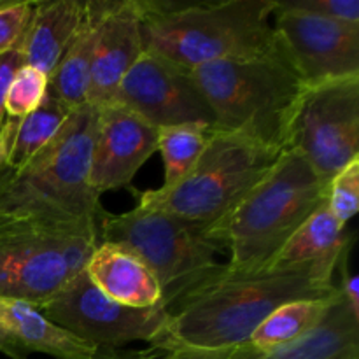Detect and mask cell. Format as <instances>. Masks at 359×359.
I'll return each mask as SVG.
<instances>
[{
    "instance_id": "ba28073f",
    "label": "cell",
    "mask_w": 359,
    "mask_h": 359,
    "mask_svg": "<svg viewBox=\"0 0 359 359\" xmlns=\"http://www.w3.org/2000/svg\"><path fill=\"white\" fill-rule=\"evenodd\" d=\"M95 228L0 223V297L41 307L86 266Z\"/></svg>"
},
{
    "instance_id": "9c48e42d",
    "label": "cell",
    "mask_w": 359,
    "mask_h": 359,
    "mask_svg": "<svg viewBox=\"0 0 359 359\" xmlns=\"http://www.w3.org/2000/svg\"><path fill=\"white\" fill-rule=\"evenodd\" d=\"M284 151L297 153L325 182L359 158V76L305 84L291 112Z\"/></svg>"
},
{
    "instance_id": "3957f363",
    "label": "cell",
    "mask_w": 359,
    "mask_h": 359,
    "mask_svg": "<svg viewBox=\"0 0 359 359\" xmlns=\"http://www.w3.org/2000/svg\"><path fill=\"white\" fill-rule=\"evenodd\" d=\"M144 51L184 69L263 53L276 44V0H137Z\"/></svg>"
},
{
    "instance_id": "f546056e",
    "label": "cell",
    "mask_w": 359,
    "mask_h": 359,
    "mask_svg": "<svg viewBox=\"0 0 359 359\" xmlns=\"http://www.w3.org/2000/svg\"><path fill=\"white\" fill-rule=\"evenodd\" d=\"M20 119L7 118L4 121L2 128H0V167H6L7 160H9L11 147H13L14 135H16V128Z\"/></svg>"
},
{
    "instance_id": "4fadbf2b",
    "label": "cell",
    "mask_w": 359,
    "mask_h": 359,
    "mask_svg": "<svg viewBox=\"0 0 359 359\" xmlns=\"http://www.w3.org/2000/svg\"><path fill=\"white\" fill-rule=\"evenodd\" d=\"M158 128L123 105L98 107V126L90 158L88 182L98 196L130 188L144 163L156 153Z\"/></svg>"
},
{
    "instance_id": "4dcf8cb0",
    "label": "cell",
    "mask_w": 359,
    "mask_h": 359,
    "mask_svg": "<svg viewBox=\"0 0 359 359\" xmlns=\"http://www.w3.org/2000/svg\"><path fill=\"white\" fill-rule=\"evenodd\" d=\"M91 359H161L156 349L139 351V353H121L118 349H98Z\"/></svg>"
},
{
    "instance_id": "5bb4252c",
    "label": "cell",
    "mask_w": 359,
    "mask_h": 359,
    "mask_svg": "<svg viewBox=\"0 0 359 359\" xmlns=\"http://www.w3.org/2000/svg\"><path fill=\"white\" fill-rule=\"evenodd\" d=\"M142 51L137 0H111L95 44L88 104L97 109L107 105Z\"/></svg>"
},
{
    "instance_id": "ac0fdd59",
    "label": "cell",
    "mask_w": 359,
    "mask_h": 359,
    "mask_svg": "<svg viewBox=\"0 0 359 359\" xmlns=\"http://www.w3.org/2000/svg\"><path fill=\"white\" fill-rule=\"evenodd\" d=\"M86 4L88 0L35 2L30 23L18 48L23 55L25 65L41 70L48 77L51 76L79 32Z\"/></svg>"
},
{
    "instance_id": "7402d4cb",
    "label": "cell",
    "mask_w": 359,
    "mask_h": 359,
    "mask_svg": "<svg viewBox=\"0 0 359 359\" xmlns=\"http://www.w3.org/2000/svg\"><path fill=\"white\" fill-rule=\"evenodd\" d=\"M70 112H72V109L63 105L48 90L42 104L18 123L16 135H14L6 167L20 168L27 161H30L39 151L44 149L58 135L62 126L69 119Z\"/></svg>"
},
{
    "instance_id": "d6986e66",
    "label": "cell",
    "mask_w": 359,
    "mask_h": 359,
    "mask_svg": "<svg viewBox=\"0 0 359 359\" xmlns=\"http://www.w3.org/2000/svg\"><path fill=\"white\" fill-rule=\"evenodd\" d=\"M109 2L111 0H88L79 32L67 48L55 72L49 76L48 90L72 111L88 104L86 98L95 44H97L102 20L109 9Z\"/></svg>"
},
{
    "instance_id": "cb8c5ba5",
    "label": "cell",
    "mask_w": 359,
    "mask_h": 359,
    "mask_svg": "<svg viewBox=\"0 0 359 359\" xmlns=\"http://www.w3.org/2000/svg\"><path fill=\"white\" fill-rule=\"evenodd\" d=\"M49 77L30 65H21L11 81L6 98V116L23 119L34 112L48 93Z\"/></svg>"
},
{
    "instance_id": "8992f818",
    "label": "cell",
    "mask_w": 359,
    "mask_h": 359,
    "mask_svg": "<svg viewBox=\"0 0 359 359\" xmlns=\"http://www.w3.org/2000/svg\"><path fill=\"white\" fill-rule=\"evenodd\" d=\"M98 238L125 248L153 272L167 309L223 266L216 262V255L224 251V245L209 226L160 209L137 205L121 214L102 210Z\"/></svg>"
},
{
    "instance_id": "f1b7e54d",
    "label": "cell",
    "mask_w": 359,
    "mask_h": 359,
    "mask_svg": "<svg viewBox=\"0 0 359 359\" xmlns=\"http://www.w3.org/2000/svg\"><path fill=\"white\" fill-rule=\"evenodd\" d=\"M231 349H193V347H175L161 359H230Z\"/></svg>"
},
{
    "instance_id": "ffe728a7",
    "label": "cell",
    "mask_w": 359,
    "mask_h": 359,
    "mask_svg": "<svg viewBox=\"0 0 359 359\" xmlns=\"http://www.w3.org/2000/svg\"><path fill=\"white\" fill-rule=\"evenodd\" d=\"M353 242L346 226L323 205L291 235L270 266L302 265L321 259L342 258Z\"/></svg>"
},
{
    "instance_id": "9a60e30c",
    "label": "cell",
    "mask_w": 359,
    "mask_h": 359,
    "mask_svg": "<svg viewBox=\"0 0 359 359\" xmlns=\"http://www.w3.org/2000/svg\"><path fill=\"white\" fill-rule=\"evenodd\" d=\"M97 347L49 321L35 305L0 297V353L11 359L46 354L55 359H91Z\"/></svg>"
},
{
    "instance_id": "44dd1931",
    "label": "cell",
    "mask_w": 359,
    "mask_h": 359,
    "mask_svg": "<svg viewBox=\"0 0 359 359\" xmlns=\"http://www.w3.org/2000/svg\"><path fill=\"white\" fill-rule=\"evenodd\" d=\"M339 294L340 291L328 298L294 300L280 305L255 330L248 346L256 353H269L300 339L325 319Z\"/></svg>"
},
{
    "instance_id": "4316f807",
    "label": "cell",
    "mask_w": 359,
    "mask_h": 359,
    "mask_svg": "<svg viewBox=\"0 0 359 359\" xmlns=\"http://www.w3.org/2000/svg\"><path fill=\"white\" fill-rule=\"evenodd\" d=\"M277 4L287 9L302 11V13L314 14L326 20L359 25L358 0H280Z\"/></svg>"
},
{
    "instance_id": "603a6c76",
    "label": "cell",
    "mask_w": 359,
    "mask_h": 359,
    "mask_svg": "<svg viewBox=\"0 0 359 359\" xmlns=\"http://www.w3.org/2000/svg\"><path fill=\"white\" fill-rule=\"evenodd\" d=\"M212 126L205 123H182L158 128V149L165 163V181L161 189L181 182L191 172L205 149Z\"/></svg>"
},
{
    "instance_id": "7a4b0ae2",
    "label": "cell",
    "mask_w": 359,
    "mask_h": 359,
    "mask_svg": "<svg viewBox=\"0 0 359 359\" xmlns=\"http://www.w3.org/2000/svg\"><path fill=\"white\" fill-rule=\"evenodd\" d=\"M97 126L98 109L81 105L23 167H0V223L98 230L104 209L88 182Z\"/></svg>"
},
{
    "instance_id": "2e32d148",
    "label": "cell",
    "mask_w": 359,
    "mask_h": 359,
    "mask_svg": "<svg viewBox=\"0 0 359 359\" xmlns=\"http://www.w3.org/2000/svg\"><path fill=\"white\" fill-rule=\"evenodd\" d=\"M84 272L93 286L116 304L130 309L163 305L156 277L125 248L109 242L98 244L84 266Z\"/></svg>"
},
{
    "instance_id": "52a82bcc",
    "label": "cell",
    "mask_w": 359,
    "mask_h": 359,
    "mask_svg": "<svg viewBox=\"0 0 359 359\" xmlns=\"http://www.w3.org/2000/svg\"><path fill=\"white\" fill-rule=\"evenodd\" d=\"M283 153L242 133L214 128L191 172L168 189L137 191L139 205L210 226L265 179Z\"/></svg>"
},
{
    "instance_id": "277c9868",
    "label": "cell",
    "mask_w": 359,
    "mask_h": 359,
    "mask_svg": "<svg viewBox=\"0 0 359 359\" xmlns=\"http://www.w3.org/2000/svg\"><path fill=\"white\" fill-rule=\"evenodd\" d=\"M328 188L300 154L284 151L265 179L209 226L230 251L226 269H269L291 235L328 202Z\"/></svg>"
},
{
    "instance_id": "30bf717a",
    "label": "cell",
    "mask_w": 359,
    "mask_h": 359,
    "mask_svg": "<svg viewBox=\"0 0 359 359\" xmlns=\"http://www.w3.org/2000/svg\"><path fill=\"white\" fill-rule=\"evenodd\" d=\"M51 323L97 349L147 342L153 349L168 321V309H130L98 291L86 272L74 277L56 297L39 307Z\"/></svg>"
},
{
    "instance_id": "7c38bea8",
    "label": "cell",
    "mask_w": 359,
    "mask_h": 359,
    "mask_svg": "<svg viewBox=\"0 0 359 359\" xmlns=\"http://www.w3.org/2000/svg\"><path fill=\"white\" fill-rule=\"evenodd\" d=\"M273 34L304 84L359 76V25L326 20L276 2Z\"/></svg>"
},
{
    "instance_id": "5b68a950",
    "label": "cell",
    "mask_w": 359,
    "mask_h": 359,
    "mask_svg": "<svg viewBox=\"0 0 359 359\" xmlns=\"http://www.w3.org/2000/svg\"><path fill=\"white\" fill-rule=\"evenodd\" d=\"M191 76L212 109L216 130L284 151L287 123L305 84L277 39L266 51L205 63Z\"/></svg>"
},
{
    "instance_id": "484cf974",
    "label": "cell",
    "mask_w": 359,
    "mask_h": 359,
    "mask_svg": "<svg viewBox=\"0 0 359 359\" xmlns=\"http://www.w3.org/2000/svg\"><path fill=\"white\" fill-rule=\"evenodd\" d=\"M35 2H0V55L20 48Z\"/></svg>"
},
{
    "instance_id": "e0dca14e",
    "label": "cell",
    "mask_w": 359,
    "mask_h": 359,
    "mask_svg": "<svg viewBox=\"0 0 359 359\" xmlns=\"http://www.w3.org/2000/svg\"><path fill=\"white\" fill-rule=\"evenodd\" d=\"M230 359H359V318L342 294L311 332L269 353H256L248 344L235 347Z\"/></svg>"
},
{
    "instance_id": "8fae6325",
    "label": "cell",
    "mask_w": 359,
    "mask_h": 359,
    "mask_svg": "<svg viewBox=\"0 0 359 359\" xmlns=\"http://www.w3.org/2000/svg\"><path fill=\"white\" fill-rule=\"evenodd\" d=\"M111 102L133 111L154 128L182 123H205L216 128L212 109L196 86L191 70L156 53L142 51Z\"/></svg>"
},
{
    "instance_id": "83f0119b",
    "label": "cell",
    "mask_w": 359,
    "mask_h": 359,
    "mask_svg": "<svg viewBox=\"0 0 359 359\" xmlns=\"http://www.w3.org/2000/svg\"><path fill=\"white\" fill-rule=\"evenodd\" d=\"M21 65H25L23 55L20 49H13L9 53L0 55V128L6 121V98L9 91L11 81Z\"/></svg>"
},
{
    "instance_id": "d4e9b609",
    "label": "cell",
    "mask_w": 359,
    "mask_h": 359,
    "mask_svg": "<svg viewBox=\"0 0 359 359\" xmlns=\"http://www.w3.org/2000/svg\"><path fill=\"white\" fill-rule=\"evenodd\" d=\"M328 209L346 226L359 210V158L330 181Z\"/></svg>"
},
{
    "instance_id": "6da1fadb",
    "label": "cell",
    "mask_w": 359,
    "mask_h": 359,
    "mask_svg": "<svg viewBox=\"0 0 359 359\" xmlns=\"http://www.w3.org/2000/svg\"><path fill=\"white\" fill-rule=\"evenodd\" d=\"M342 258L269 266L258 272H231L223 265L216 276L168 309L165 332L153 349L168 353L175 347L231 349L244 346L280 305L339 293L335 272Z\"/></svg>"
}]
</instances>
